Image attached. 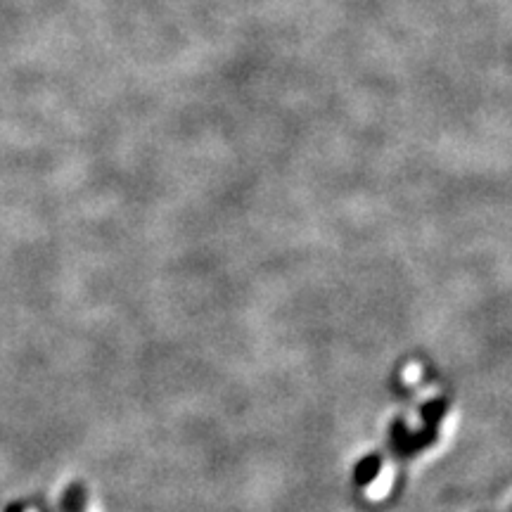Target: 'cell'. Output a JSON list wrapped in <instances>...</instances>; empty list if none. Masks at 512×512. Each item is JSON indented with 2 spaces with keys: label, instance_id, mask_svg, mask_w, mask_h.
<instances>
[{
  "label": "cell",
  "instance_id": "cell-1",
  "mask_svg": "<svg viewBox=\"0 0 512 512\" xmlns=\"http://www.w3.org/2000/svg\"><path fill=\"white\" fill-rule=\"evenodd\" d=\"M392 482H394V477H392V470H389V467H384V470H382V475L375 479L373 486H370L368 496L373 498V501H377V498H384V496L389 494V489H392Z\"/></svg>",
  "mask_w": 512,
  "mask_h": 512
},
{
  "label": "cell",
  "instance_id": "cell-2",
  "mask_svg": "<svg viewBox=\"0 0 512 512\" xmlns=\"http://www.w3.org/2000/svg\"><path fill=\"white\" fill-rule=\"evenodd\" d=\"M418 380H420V368L418 366H411V368L406 370V382L408 384H415Z\"/></svg>",
  "mask_w": 512,
  "mask_h": 512
}]
</instances>
